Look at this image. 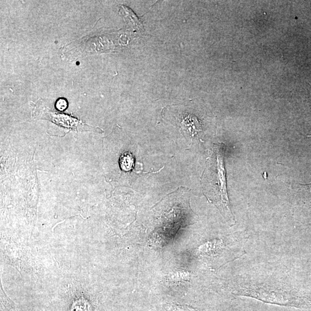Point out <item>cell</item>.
<instances>
[{
  "label": "cell",
  "instance_id": "6da1fadb",
  "mask_svg": "<svg viewBox=\"0 0 311 311\" xmlns=\"http://www.w3.org/2000/svg\"><path fill=\"white\" fill-rule=\"evenodd\" d=\"M212 153L207 159L203 174V193L207 200L216 206L229 225L235 224V218L230 208L227 193L224 166V145H214Z\"/></svg>",
  "mask_w": 311,
  "mask_h": 311
},
{
  "label": "cell",
  "instance_id": "7a4b0ae2",
  "mask_svg": "<svg viewBox=\"0 0 311 311\" xmlns=\"http://www.w3.org/2000/svg\"><path fill=\"white\" fill-rule=\"evenodd\" d=\"M181 130L187 137L192 139L201 132L202 125L194 115L187 114L182 119Z\"/></svg>",
  "mask_w": 311,
  "mask_h": 311
},
{
  "label": "cell",
  "instance_id": "3957f363",
  "mask_svg": "<svg viewBox=\"0 0 311 311\" xmlns=\"http://www.w3.org/2000/svg\"><path fill=\"white\" fill-rule=\"evenodd\" d=\"M121 168L125 171H129L132 169L134 159L133 156L129 153H126L122 156L121 158Z\"/></svg>",
  "mask_w": 311,
  "mask_h": 311
},
{
  "label": "cell",
  "instance_id": "277c9868",
  "mask_svg": "<svg viewBox=\"0 0 311 311\" xmlns=\"http://www.w3.org/2000/svg\"><path fill=\"white\" fill-rule=\"evenodd\" d=\"M170 309L172 311H197L189 306H182L175 304L171 305Z\"/></svg>",
  "mask_w": 311,
  "mask_h": 311
},
{
  "label": "cell",
  "instance_id": "5b68a950",
  "mask_svg": "<svg viewBox=\"0 0 311 311\" xmlns=\"http://www.w3.org/2000/svg\"><path fill=\"white\" fill-rule=\"evenodd\" d=\"M55 107L59 111H64L67 107V102L65 99H59L57 101Z\"/></svg>",
  "mask_w": 311,
  "mask_h": 311
},
{
  "label": "cell",
  "instance_id": "8992f818",
  "mask_svg": "<svg viewBox=\"0 0 311 311\" xmlns=\"http://www.w3.org/2000/svg\"><path fill=\"white\" fill-rule=\"evenodd\" d=\"M300 185L302 186V189H304L306 191H308L311 195V183H309V184H300Z\"/></svg>",
  "mask_w": 311,
  "mask_h": 311
},
{
  "label": "cell",
  "instance_id": "52a82bcc",
  "mask_svg": "<svg viewBox=\"0 0 311 311\" xmlns=\"http://www.w3.org/2000/svg\"><path fill=\"white\" fill-rule=\"evenodd\" d=\"M310 93H311V90H310ZM307 137H311V135H307Z\"/></svg>",
  "mask_w": 311,
  "mask_h": 311
}]
</instances>
